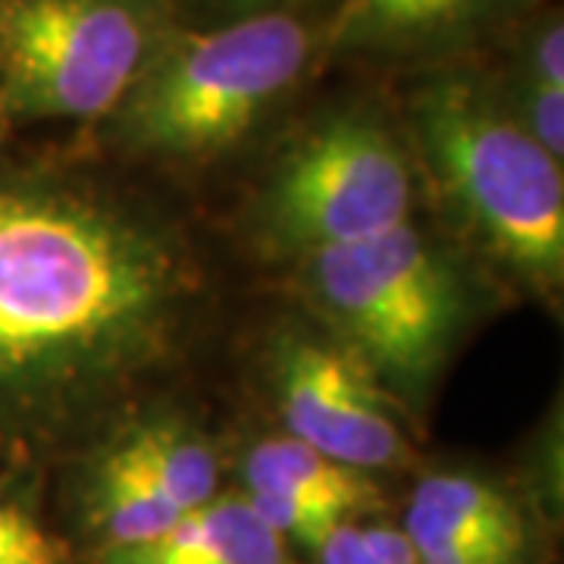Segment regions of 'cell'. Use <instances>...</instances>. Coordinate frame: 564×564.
Wrapping results in <instances>:
<instances>
[{
	"label": "cell",
	"instance_id": "obj_3",
	"mask_svg": "<svg viewBox=\"0 0 564 564\" xmlns=\"http://www.w3.org/2000/svg\"><path fill=\"white\" fill-rule=\"evenodd\" d=\"M408 117L452 214L492 261L543 292L564 276V176L505 98L470 69L423 79Z\"/></svg>",
	"mask_w": 564,
	"mask_h": 564
},
{
	"label": "cell",
	"instance_id": "obj_14",
	"mask_svg": "<svg viewBox=\"0 0 564 564\" xmlns=\"http://www.w3.org/2000/svg\"><path fill=\"white\" fill-rule=\"evenodd\" d=\"M321 564H423L402 527L343 521L317 549Z\"/></svg>",
	"mask_w": 564,
	"mask_h": 564
},
{
	"label": "cell",
	"instance_id": "obj_11",
	"mask_svg": "<svg viewBox=\"0 0 564 564\" xmlns=\"http://www.w3.org/2000/svg\"><path fill=\"white\" fill-rule=\"evenodd\" d=\"M411 543L462 540L527 552V524L518 505L499 486L467 474H430L411 492L404 514Z\"/></svg>",
	"mask_w": 564,
	"mask_h": 564
},
{
	"label": "cell",
	"instance_id": "obj_7",
	"mask_svg": "<svg viewBox=\"0 0 564 564\" xmlns=\"http://www.w3.org/2000/svg\"><path fill=\"white\" fill-rule=\"evenodd\" d=\"M276 402L289 436L333 462L373 474L411 458L380 380L343 343L285 336L273 361Z\"/></svg>",
	"mask_w": 564,
	"mask_h": 564
},
{
	"label": "cell",
	"instance_id": "obj_8",
	"mask_svg": "<svg viewBox=\"0 0 564 564\" xmlns=\"http://www.w3.org/2000/svg\"><path fill=\"white\" fill-rule=\"evenodd\" d=\"M514 0H336L323 17L329 57L430 61L477 39Z\"/></svg>",
	"mask_w": 564,
	"mask_h": 564
},
{
	"label": "cell",
	"instance_id": "obj_1",
	"mask_svg": "<svg viewBox=\"0 0 564 564\" xmlns=\"http://www.w3.org/2000/svg\"><path fill=\"white\" fill-rule=\"evenodd\" d=\"M198 270L170 229L44 180H0V417L76 423L176 348Z\"/></svg>",
	"mask_w": 564,
	"mask_h": 564
},
{
	"label": "cell",
	"instance_id": "obj_16",
	"mask_svg": "<svg viewBox=\"0 0 564 564\" xmlns=\"http://www.w3.org/2000/svg\"><path fill=\"white\" fill-rule=\"evenodd\" d=\"M514 76L518 79L543 82L564 88V22L562 13H545L518 47L514 57Z\"/></svg>",
	"mask_w": 564,
	"mask_h": 564
},
{
	"label": "cell",
	"instance_id": "obj_17",
	"mask_svg": "<svg viewBox=\"0 0 564 564\" xmlns=\"http://www.w3.org/2000/svg\"><path fill=\"white\" fill-rule=\"evenodd\" d=\"M185 25H220L263 13H307L326 0H173ZM336 3V0H329Z\"/></svg>",
	"mask_w": 564,
	"mask_h": 564
},
{
	"label": "cell",
	"instance_id": "obj_13",
	"mask_svg": "<svg viewBox=\"0 0 564 564\" xmlns=\"http://www.w3.org/2000/svg\"><path fill=\"white\" fill-rule=\"evenodd\" d=\"M188 511L163 499L126 467L104 458L95 470V484L88 492V518L101 533L104 549H126L158 540L173 524H180Z\"/></svg>",
	"mask_w": 564,
	"mask_h": 564
},
{
	"label": "cell",
	"instance_id": "obj_10",
	"mask_svg": "<svg viewBox=\"0 0 564 564\" xmlns=\"http://www.w3.org/2000/svg\"><path fill=\"white\" fill-rule=\"evenodd\" d=\"M242 480L248 496L289 499L336 521H355V514L380 502V486L370 474L333 462L295 436L251 445L242 462Z\"/></svg>",
	"mask_w": 564,
	"mask_h": 564
},
{
	"label": "cell",
	"instance_id": "obj_4",
	"mask_svg": "<svg viewBox=\"0 0 564 564\" xmlns=\"http://www.w3.org/2000/svg\"><path fill=\"white\" fill-rule=\"evenodd\" d=\"M180 25L173 0H0V117L101 122Z\"/></svg>",
	"mask_w": 564,
	"mask_h": 564
},
{
	"label": "cell",
	"instance_id": "obj_18",
	"mask_svg": "<svg viewBox=\"0 0 564 564\" xmlns=\"http://www.w3.org/2000/svg\"><path fill=\"white\" fill-rule=\"evenodd\" d=\"M3 126H7V120H3V117H0V135H3Z\"/></svg>",
	"mask_w": 564,
	"mask_h": 564
},
{
	"label": "cell",
	"instance_id": "obj_2",
	"mask_svg": "<svg viewBox=\"0 0 564 564\" xmlns=\"http://www.w3.org/2000/svg\"><path fill=\"white\" fill-rule=\"evenodd\" d=\"M323 61V22L307 13L182 22L104 117V132L122 154L214 158L248 139Z\"/></svg>",
	"mask_w": 564,
	"mask_h": 564
},
{
	"label": "cell",
	"instance_id": "obj_15",
	"mask_svg": "<svg viewBox=\"0 0 564 564\" xmlns=\"http://www.w3.org/2000/svg\"><path fill=\"white\" fill-rule=\"evenodd\" d=\"M0 564H76V558L20 505L0 502Z\"/></svg>",
	"mask_w": 564,
	"mask_h": 564
},
{
	"label": "cell",
	"instance_id": "obj_6",
	"mask_svg": "<svg viewBox=\"0 0 564 564\" xmlns=\"http://www.w3.org/2000/svg\"><path fill=\"white\" fill-rule=\"evenodd\" d=\"M411 161L389 122L367 107L326 113L295 141L254 202L251 229L267 254L307 258L408 223Z\"/></svg>",
	"mask_w": 564,
	"mask_h": 564
},
{
	"label": "cell",
	"instance_id": "obj_12",
	"mask_svg": "<svg viewBox=\"0 0 564 564\" xmlns=\"http://www.w3.org/2000/svg\"><path fill=\"white\" fill-rule=\"evenodd\" d=\"M107 458L182 511L207 505L220 486V464L210 443L176 421L141 423L107 452Z\"/></svg>",
	"mask_w": 564,
	"mask_h": 564
},
{
	"label": "cell",
	"instance_id": "obj_5",
	"mask_svg": "<svg viewBox=\"0 0 564 564\" xmlns=\"http://www.w3.org/2000/svg\"><path fill=\"white\" fill-rule=\"evenodd\" d=\"M304 261L311 302L380 383L421 392L440 373L464 323V292L411 223Z\"/></svg>",
	"mask_w": 564,
	"mask_h": 564
},
{
	"label": "cell",
	"instance_id": "obj_9",
	"mask_svg": "<svg viewBox=\"0 0 564 564\" xmlns=\"http://www.w3.org/2000/svg\"><path fill=\"white\" fill-rule=\"evenodd\" d=\"M104 564H295L245 496H214L158 540L104 549Z\"/></svg>",
	"mask_w": 564,
	"mask_h": 564
}]
</instances>
